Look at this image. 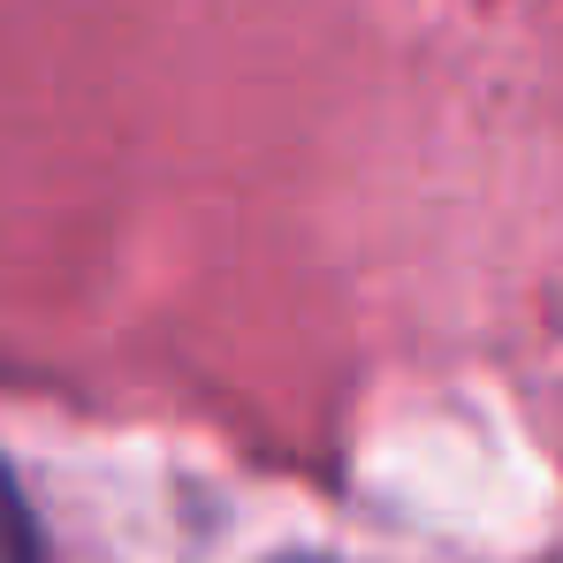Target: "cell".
<instances>
[{
    "label": "cell",
    "instance_id": "obj_1",
    "mask_svg": "<svg viewBox=\"0 0 563 563\" xmlns=\"http://www.w3.org/2000/svg\"><path fill=\"white\" fill-rule=\"evenodd\" d=\"M0 563H46L38 526H31V510H23V495H15L8 465H0Z\"/></svg>",
    "mask_w": 563,
    "mask_h": 563
}]
</instances>
